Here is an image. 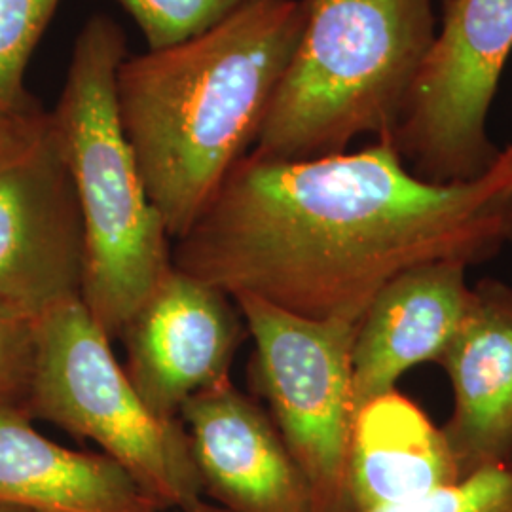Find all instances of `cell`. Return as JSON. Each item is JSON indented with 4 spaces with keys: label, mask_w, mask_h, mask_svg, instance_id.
I'll use <instances>...</instances> for the list:
<instances>
[{
    "label": "cell",
    "mask_w": 512,
    "mask_h": 512,
    "mask_svg": "<svg viewBox=\"0 0 512 512\" xmlns=\"http://www.w3.org/2000/svg\"><path fill=\"white\" fill-rule=\"evenodd\" d=\"M0 512H31V511H25V509H19V507H14V505H8V503H0Z\"/></svg>",
    "instance_id": "21"
},
{
    "label": "cell",
    "mask_w": 512,
    "mask_h": 512,
    "mask_svg": "<svg viewBox=\"0 0 512 512\" xmlns=\"http://www.w3.org/2000/svg\"><path fill=\"white\" fill-rule=\"evenodd\" d=\"M126 57L120 25L105 16L88 19L50 112L86 234L80 300L112 342L173 270V241L120 122L116 76Z\"/></svg>",
    "instance_id": "3"
},
{
    "label": "cell",
    "mask_w": 512,
    "mask_h": 512,
    "mask_svg": "<svg viewBox=\"0 0 512 512\" xmlns=\"http://www.w3.org/2000/svg\"><path fill=\"white\" fill-rule=\"evenodd\" d=\"M454 393L442 427L461 478L512 458V287L484 279L440 359Z\"/></svg>",
    "instance_id": "11"
},
{
    "label": "cell",
    "mask_w": 512,
    "mask_h": 512,
    "mask_svg": "<svg viewBox=\"0 0 512 512\" xmlns=\"http://www.w3.org/2000/svg\"><path fill=\"white\" fill-rule=\"evenodd\" d=\"M61 0H0V116L35 118L46 110L27 92L25 73Z\"/></svg>",
    "instance_id": "15"
},
{
    "label": "cell",
    "mask_w": 512,
    "mask_h": 512,
    "mask_svg": "<svg viewBox=\"0 0 512 512\" xmlns=\"http://www.w3.org/2000/svg\"><path fill=\"white\" fill-rule=\"evenodd\" d=\"M177 512H232L228 511V509H224V507H220L217 503H209V501H198V503H194L192 507H188V509H184V511Z\"/></svg>",
    "instance_id": "20"
},
{
    "label": "cell",
    "mask_w": 512,
    "mask_h": 512,
    "mask_svg": "<svg viewBox=\"0 0 512 512\" xmlns=\"http://www.w3.org/2000/svg\"><path fill=\"white\" fill-rule=\"evenodd\" d=\"M461 262H429L389 281L359 321L351 366L357 410L421 363H440L471 302Z\"/></svg>",
    "instance_id": "12"
},
{
    "label": "cell",
    "mask_w": 512,
    "mask_h": 512,
    "mask_svg": "<svg viewBox=\"0 0 512 512\" xmlns=\"http://www.w3.org/2000/svg\"><path fill=\"white\" fill-rule=\"evenodd\" d=\"M437 0H308L289 67L253 152L311 160L397 128L439 21Z\"/></svg>",
    "instance_id": "4"
},
{
    "label": "cell",
    "mask_w": 512,
    "mask_h": 512,
    "mask_svg": "<svg viewBox=\"0 0 512 512\" xmlns=\"http://www.w3.org/2000/svg\"><path fill=\"white\" fill-rule=\"evenodd\" d=\"M439 2H444V0H439Z\"/></svg>",
    "instance_id": "24"
},
{
    "label": "cell",
    "mask_w": 512,
    "mask_h": 512,
    "mask_svg": "<svg viewBox=\"0 0 512 512\" xmlns=\"http://www.w3.org/2000/svg\"><path fill=\"white\" fill-rule=\"evenodd\" d=\"M306 14L308 0H256L200 37L122 61L120 122L171 241L255 147Z\"/></svg>",
    "instance_id": "2"
},
{
    "label": "cell",
    "mask_w": 512,
    "mask_h": 512,
    "mask_svg": "<svg viewBox=\"0 0 512 512\" xmlns=\"http://www.w3.org/2000/svg\"><path fill=\"white\" fill-rule=\"evenodd\" d=\"M509 465H511V467H512V458H511V461H509Z\"/></svg>",
    "instance_id": "23"
},
{
    "label": "cell",
    "mask_w": 512,
    "mask_h": 512,
    "mask_svg": "<svg viewBox=\"0 0 512 512\" xmlns=\"http://www.w3.org/2000/svg\"><path fill=\"white\" fill-rule=\"evenodd\" d=\"M437 35L389 145L429 183H467L499 160L488 118L512 52V0H444Z\"/></svg>",
    "instance_id": "7"
},
{
    "label": "cell",
    "mask_w": 512,
    "mask_h": 512,
    "mask_svg": "<svg viewBox=\"0 0 512 512\" xmlns=\"http://www.w3.org/2000/svg\"><path fill=\"white\" fill-rule=\"evenodd\" d=\"M16 403H0V503L31 512H162L124 467L44 437Z\"/></svg>",
    "instance_id": "13"
},
{
    "label": "cell",
    "mask_w": 512,
    "mask_h": 512,
    "mask_svg": "<svg viewBox=\"0 0 512 512\" xmlns=\"http://www.w3.org/2000/svg\"><path fill=\"white\" fill-rule=\"evenodd\" d=\"M137 23L148 50H162L219 27L256 0H114Z\"/></svg>",
    "instance_id": "16"
},
{
    "label": "cell",
    "mask_w": 512,
    "mask_h": 512,
    "mask_svg": "<svg viewBox=\"0 0 512 512\" xmlns=\"http://www.w3.org/2000/svg\"><path fill=\"white\" fill-rule=\"evenodd\" d=\"M48 112L35 116V118H2L0 116V150L14 147L33 135L40 124L46 120Z\"/></svg>",
    "instance_id": "19"
},
{
    "label": "cell",
    "mask_w": 512,
    "mask_h": 512,
    "mask_svg": "<svg viewBox=\"0 0 512 512\" xmlns=\"http://www.w3.org/2000/svg\"><path fill=\"white\" fill-rule=\"evenodd\" d=\"M203 497L232 512H311L310 492L272 418L230 378L179 412Z\"/></svg>",
    "instance_id": "10"
},
{
    "label": "cell",
    "mask_w": 512,
    "mask_h": 512,
    "mask_svg": "<svg viewBox=\"0 0 512 512\" xmlns=\"http://www.w3.org/2000/svg\"><path fill=\"white\" fill-rule=\"evenodd\" d=\"M255 342V380L310 492L311 512H353L349 446L355 420L357 327L313 321L258 298L234 300Z\"/></svg>",
    "instance_id": "6"
},
{
    "label": "cell",
    "mask_w": 512,
    "mask_h": 512,
    "mask_svg": "<svg viewBox=\"0 0 512 512\" xmlns=\"http://www.w3.org/2000/svg\"><path fill=\"white\" fill-rule=\"evenodd\" d=\"M378 512H512V467L482 469L439 492Z\"/></svg>",
    "instance_id": "17"
},
{
    "label": "cell",
    "mask_w": 512,
    "mask_h": 512,
    "mask_svg": "<svg viewBox=\"0 0 512 512\" xmlns=\"http://www.w3.org/2000/svg\"><path fill=\"white\" fill-rule=\"evenodd\" d=\"M245 332L232 296L173 268L120 336L124 368L158 416L179 420L190 397L230 378Z\"/></svg>",
    "instance_id": "9"
},
{
    "label": "cell",
    "mask_w": 512,
    "mask_h": 512,
    "mask_svg": "<svg viewBox=\"0 0 512 512\" xmlns=\"http://www.w3.org/2000/svg\"><path fill=\"white\" fill-rule=\"evenodd\" d=\"M23 408L33 420L95 442L160 511L205 499L183 421L162 418L145 403L82 300L38 317Z\"/></svg>",
    "instance_id": "5"
},
{
    "label": "cell",
    "mask_w": 512,
    "mask_h": 512,
    "mask_svg": "<svg viewBox=\"0 0 512 512\" xmlns=\"http://www.w3.org/2000/svg\"><path fill=\"white\" fill-rule=\"evenodd\" d=\"M37 319L0 302V403H25L35 361Z\"/></svg>",
    "instance_id": "18"
},
{
    "label": "cell",
    "mask_w": 512,
    "mask_h": 512,
    "mask_svg": "<svg viewBox=\"0 0 512 512\" xmlns=\"http://www.w3.org/2000/svg\"><path fill=\"white\" fill-rule=\"evenodd\" d=\"M509 243H512V234H511V238H509Z\"/></svg>",
    "instance_id": "22"
},
{
    "label": "cell",
    "mask_w": 512,
    "mask_h": 512,
    "mask_svg": "<svg viewBox=\"0 0 512 512\" xmlns=\"http://www.w3.org/2000/svg\"><path fill=\"white\" fill-rule=\"evenodd\" d=\"M86 234L73 175L50 122L0 150V302L38 319L80 300Z\"/></svg>",
    "instance_id": "8"
},
{
    "label": "cell",
    "mask_w": 512,
    "mask_h": 512,
    "mask_svg": "<svg viewBox=\"0 0 512 512\" xmlns=\"http://www.w3.org/2000/svg\"><path fill=\"white\" fill-rule=\"evenodd\" d=\"M348 480L351 511L378 512L439 492L461 475L444 431L393 389L355 414Z\"/></svg>",
    "instance_id": "14"
},
{
    "label": "cell",
    "mask_w": 512,
    "mask_h": 512,
    "mask_svg": "<svg viewBox=\"0 0 512 512\" xmlns=\"http://www.w3.org/2000/svg\"><path fill=\"white\" fill-rule=\"evenodd\" d=\"M512 234V145L482 177L437 184L387 141L311 160L241 158L171 245L173 268L313 319H363L429 262L480 264Z\"/></svg>",
    "instance_id": "1"
}]
</instances>
